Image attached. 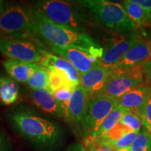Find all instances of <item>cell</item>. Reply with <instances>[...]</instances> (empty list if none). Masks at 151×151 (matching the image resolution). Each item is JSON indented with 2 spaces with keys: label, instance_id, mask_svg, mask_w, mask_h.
<instances>
[{
  "label": "cell",
  "instance_id": "f546056e",
  "mask_svg": "<svg viewBox=\"0 0 151 151\" xmlns=\"http://www.w3.org/2000/svg\"><path fill=\"white\" fill-rule=\"evenodd\" d=\"M11 143L8 137L0 129V151H10Z\"/></svg>",
  "mask_w": 151,
  "mask_h": 151
},
{
  "label": "cell",
  "instance_id": "d590c367",
  "mask_svg": "<svg viewBox=\"0 0 151 151\" xmlns=\"http://www.w3.org/2000/svg\"><path fill=\"white\" fill-rule=\"evenodd\" d=\"M150 43V46H151V43Z\"/></svg>",
  "mask_w": 151,
  "mask_h": 151
},
{
  "label": "cell",
  "instance_id": "7a4b0ae2",
  "mask_svg": "<svg viewBox=\"0 0 151 151\" xmlns=\"http://www.w3.org/2000/svg\"><path fill=\"white\" fill-rule=\"evenodd\" d=\"M40 40L46 46L74 48L101 60L104 49L88 33H81L58 25L33 9Z\"/></svg>",
  "mask_w": 151,
  "mask_h": 151
},
{
  "label": "cell",
  "instance_id": "603a6c76",
  "mask_svg": "<svg viewBox=\"0 0 151 151\" xmlns=\"http://www.w3.org/2000/svg\"><path fill=\"white\" fill-rule=\"evenodd\" d=\"M120 122L132 131L136 132H140L141 128L143 127L140 116L134 113L129 111H126L124 113Z\"/></svg>",
  "mask_w": 151,
  "mask_h": 151
},
{
  "label": "cell",
  "instance_id": "2e32d148",
  "mask_svg": "<svg viewBox=\"0 0 151 151\" xmlns=\"http://www.w3.org/2000/svg\"><path fill=\"white\" fill-rule=\"evenodd\" d=\"M1 63L7 74L18 83H27L29 77L40 65L11 59L4 60Z\"/></svg>",
  "mask_w": 151,
  "mask_h": 151
},
{
  "label": "cell",
  "instance_id": "ba28073f",
  "mask_svg": "<svg viewBox=\"0 0 151 151\" xmlns=\"http://www.w3.org/2000/svg\"><path fill=\"white\" fill-rule=\"evenodd\" d=\"M145 65L127 71H113L106 83L101 94L118 99L129 90L144 82L143 69Z\"/></svg>",
  "mask_w": 151,
  "mask_h": 151
},
{
  "label": "cell",
  "instance_id": "e575fe53",
  "mask_svg": "<svg viewBox=\"0 0 151 151\" xmlns=\"http://www.w3.org/2000/svg\"><path fill=\"white\" fill-rule=\"evenodd\" d=\"M146 132L147 134H148L150 136V137H151V129H149V130H148V131H145Z\"/></svg>",
  "mask_w": 151,
  "mask_h": 151
},
{
  "label": "cell",
  "instance_id": "7c38bea8",
  "mask_svg": "<svg viewBox=\"0 0 151 151\" xmlns=\"http://www.w3.org/2000/svg\"><path fill=\"white\" fill-rule=\"evenodd\" d=\"M50 49V52L55 55L64 58L70 62L78 70L80 74H83L98 65L100 62L99 58L74 48H60L57 46H46Z\"/></svg>",
  "mask_w": 151,
  "mask_h": 151
},
{
  "label": "cell",
  "instance_id": "83f0119b",
  "mask_svg": "<svg viewBox=\"0 0 151 151\" xmlns=\"http://www.w3.org/2000/svg\"><path fill=\"white\" fill-rule=\"evenodd\" d=\"M141 118L142 120L143 125L145 128V131L151 129V97L145 106L144 109L141 114Z\"/></svg>",
  "mask_w": 151,
  "mask_h": 151
},
{
  "label": "cell",
  "instance_id": "484cf974",
  "mask_svg": "<svg viewBox=\"0 0 151 151\" xmlns=\"http://www.w3.org/2000/svg\"><path fill=\"white\" fill-rule=\"evenodd\" d=\"M86 148L87 151H116L111 145L103 143L95 139H86Z\"/></svg>",
  "mask_w": 151,
  "mask_h": 151
},
{
  "label": "cell",
  "instance_id": "4fadbf2b",
  "mask_svg": "<svg viewBox=\"0 0 151 151\" xmlns=\"http://www.w3.org/2000/svg\"><path fill=\"white\" fill-rule=\"evenodd\" d=\"M150 97L151 90L143 83L129 90L117 101L118 105L120 106L125 111L133 112L141 116L145 106Z\"/></svg>",
  "mask_w": 151,
  "mask_h": 151
},
{
  "label": "cell",
  "instance_id": "9a60e30c",
  "mask_svg": "<svg viewBox=\"0 0 151 151\" xmlns=\"http://www.w3.org/2000/svg\"><path fill=\"white\" fill-rule=\"evenodd\" d=\"M111 73V68L99 64L88 72L81 74L80 86L90 92L92 96L100 94Z\"/></svg>",
  "mask_w": 151,
  "mask_h": 151
},
{
  "label": "cell",
  "instance_id": "3957f363",
  "mask_svg": "<svg viewBox=\"0 0 151 151\" xmlns=\"http://www.w3.org/2000/svg\"><path fill=\"white\" fill-rule=\"evenodd\" d=\"M0 37L27 40L46 50L40 40L32 8L16 2L9 3L0 16Z\"/></svg>",
  "mask_w": 151,
  "mask_h": 151
},
{
  "label": "cell",
  "instance_id": "e0dca14e",
  "mask_svg": "<svg viewBox=\"0 0 151 151\" xmlns=\"http://www.w3.org/2000/svg\"><path fill=\"white\" fill-rule=\"evenodd\" d=\"M43 53L44 55L45 60L42 66L46 68H56L64 71L69 78V81L72 83L74 88L80 86L81 74L76 68L71 65L70 62L64 58L55 55L48 52L43 49Z\"/></svg>",
  "mask_w": 151,
  "mask_h": 151
},
{
  "label": "cell",
  "instance_id": "4316f807",
  "mask_svg": "<svg viewBox=\"0 0 151 151\" xmlns=\"http://www.w3.org/2000/svg\"><path fill=\"white\" fill-rule=\"evenodd\" d=\"M73 89L64 88L52 92V95H53L56 101L59 103L60 106L69 102L71 97V95H72Z\"/></svg>",
  "mask_w": 151,
  "mask_h": 151
},
{
  "label": "cell",
  "instance_id": "30bf717a",
  "mask_svg": "<svg viewBox=\"0 0 151 151\" xmlns=\"http://www.w3.org/2000/svg\"><path fill=\"white\" fill-rule=\"evenodd\" d=\"M91 96L90 92L82 87L75 88L69 102L61 106L63 120L76 127L82 126Z\"/></svg>",
  "mask_w": 151,
  "mask_h": 151
},
{
  "label": "cell",
  "instance_id": "d6986e66",
  "mask_svg": "<svg viewBox=\"0 0 151 151\" xmlns=\"http://www.w3.org/2000/svg\"><path fill=\"white\" fill-rule=\"evenodd\" d=\"M124 10L130 19L136 24L142 27H151V15L141 6L134 2L133 0H127L122 2Z\"/></svg>",
  "mask_w": 151,
  "mask_h": 151
},
{
  "label": "cell",
  "instance_id": "6da1fadb",
  "mask_svg": "<svg viewBox=\"0 0 151 151\" xmlns=\"http://www.w3.org/2000/svg\"><path fill=\"white\" fill-rule=\"evenodd\" d=\"M7 120L20 137L42 150L59 146L63 129L59 122L39 114L24 105L13 107L6 113Z\"/></svg>",
  "mask_w": 151,
  "mask_h": 151
},
{
  "label": "cell",
  "instance_id": "7402d4cb",
  "mask_svg": "<svg viewBox=\"0 0 151 151\" xmlns=\"http://www.w3.org/2000/svg\"><path fill=\"white\" fill-rule=\"evenodd\" d=\"M49 81V69L39 65L33 74L28 79L27 84L32 90L48 88Z\"/></svg>",
  "mask_w": 151,
  "mask_h": 151
},
{
  "label": "cell",
  "instance_id": "836d02e7",
  "mask_svg": "<svg viewBox=\"0 0 151 151\" xmlns=\"http://www.w3.org/2000/svg\"><path fill=\"white\" fill-rule=\"evenodd\" d=\"M116 151H132V148H131V147H128V148L118 149V150H116Z\"/></svg>",
  "mask_w": 151,
  "mask_h": 151
},
{
  "label": "cell",
  "instance_id": "cb8c5ba5",
  "mask_svg": "<svg viewBox=\"0 0 151 151\" xmlns=\"http://www.w3.org/2000/svg\"><path fill=\"white\" fill-rule=\"evenodd\" d=\"M132 151H151V137L143 130L138 134L131 146Z\"/></svg>",
  "mask_w": 151,
  "mask_h": 151
},
{
  "label": "cell",
  "instance_id": "8d00e7d4",
  "mask_svg": "<svg viewBox=\"0 0 151 151\" xmlns=\"http://www.w3.org/2000/svg\"><path fill=\"white\" fill-rule=\"evenodd\" d=\"M0 38H1V37H0Z\"/></svg>",
  "mask_w": 151,
  "mask_h": 151
},
{
  "label": "cell",
  "instance_id": "5bb4252c",
  "mask_svg": "<svg viewBox=\"0 0 151 151\" xmlns=\"http://www.w3.org/2000/svg\"><path fill=\"white\" fill-rule=\"evenodd\" d=\"M31 103L41 112L55 118L63 119L61 107L48 88L32 90L29 93Z\"/></svg>",
  "mask_w": 151,
  "mask_h": 151
},
{
  "label": "cell",
  "instance_id": "8992f818",
  "mask_svg": "<svg viewBox=\"0 0 151 151\" xmlns=\"http://www.w3.org/2000/svg\"><path fill=\"white\" fill-rule=\"evenodd\" d=\"M117 106V99L104 94L91 96L82 124L85 140L94 138L101 124Z\"/></svg>",
  "mask_w": 151,
  "mask_h": 151
},
{
  "label": "cell",
  "instance_id": "9c48e42d",
  "mask_svg": "<svg viewBox=\"0 0 151 151\" xmlns=\"http://www.w3.org/2000/svg\"><path fill=\"white\" fill-rule=\"evenodd\" d=\"M139 34L137 31L127 32H113L104 47L100 65L112 68L127 54L134 44Z\"/></svg>",
  "mask_w": 151,
  "mask_h": 151
},
{
  "label": "cell",
  "instance_id": "d6a6232c",
  "mask_svg": "<svg viewBox=\"0 0 151 151\" xmlns=\"http://www.w3.org/2000/svg\"><path fill=\"white\" fill-rule=\"evenodd\" d=\"M8 4L9 2H7V1H3V0H0V16H1V15L3 14L4 11H5Z\"/></svg>",
  "mask_w": 151,
  "mask_h": 151
},
{
  "label": "cell",
  "instance_id": "ffe728a7",
  "mask_svg": "<svg viewBox=\"0 0 151 151\" xmlns=\"http://www.w3.org/2000/svg\"><path fill=\"white\" fill-rule=\"evenodd\" d=\"M126 111L120 106L118 105L106 117L101 124L95 136L92 139H101L104 138L118 123Z\"/></svg>",
  "mask_w": 151,
  "mask_h": 151
},
{
  "label": "cell",
  "instance_id": "52a82bcc",
  "mask_svg": "<svg viewBox=\"0 0 151 151\" xmlns=\"http://www.w3.org/2000/svg\"><path fill=\"white\" fill-rule=\"evenodd\" d=\"M43 50V48L29 41L0 38V53L6 57L7 59L42 65L45 60Z\"/></svg>",
  "mask_w": 151,
  "mask_h": 151
},
{
  "label": "cell",
  "instance_id": "4dcf8cb0",
  "mask_svg": "<svg viewBox=\"0 0 151 151\" xmlns=\"http://www.w3.org/2000/svg\"><path fill=\"white\" fill-rule=\"evenodd\" d=\"M134 2L141 6L151 15V0H133Z\"/></svg>",
  "mask_w": 151,
  "mask_h": 151
},
{
  "label": "cell",
  "instance_id": "f1b7e54d",
  "mask_svg": "<svg viewBox=\"0 0 151 151\" xmlns=\"http://www.w3.org/2000/svg\"><path fill=\"white\" fill-rule=\"evenodd\" d=\"M143 76L144 83L151 90V58L146 62L143 69Z\"/></svg>",
  "mask_w": 151,
  "mask_h": 151
},
{
  "label": "cell",
  "instance_id": "ac0fdd59",
  "mask_svg": "<svg viewBox=\"0 0 151 151\" xmlns=\"http://www.w3.org/2000/svg\"><path fill=\"white\" fill-rule=\"evenodd\" d=\"M20 99V87L18 82L9 75L0 72V106H10Z\"/></svg>",
  "mask_w": 151,
  "mask_h": 151
},
{
  "label": "cell",
  "instance_id": "1f68e13d",
  "mask_svg": "<svg viewBox=\"0 0 151 151\" xmlns=\"http://www.w3.org/2000/svg\"><path fill=\"white\" fill-rule=\"evenodd\" d=\"M66 151H87L86 146L81 143H74Z\"/></svg>",
  "mask_w": 151,
  "mask_h": 151
},
{
  "label": "cell",
  "instance_id": "8fae6325",
  "mask_svg": "<svg viewBox=\"0 0 151 151\" xmlns=\"http://www.w3.org/2000/svg\"><path fill=\"white\" fill-rule=\"evenodd\" d=\"M151 58L150 43L139 36L134 44L121 60L112 68L113 71H123L145 65Z\"/></svg>",
  "mask_w": 151,
  "mask_h": 151
},
{
  "label": "cell",
  "instance_id": "d4e9b609",
  "mask_svg": "<svg viewBox=\"0 0 151 151\" xmlns=\"http://www.w3.org/2000/svg\"><path fill=\"white\" fill-rule=\"evenodd\" d=\"M139 133V132H136L133 131L130 132L129 133L126 134L125 135H124L120 139L110 143L109 145H111L116 150L131 147L132 143L134 141L135 138L137 137V136Z\"/></svg>",
  "mask_w": 151,
  "mask_h": 151
},
{
  "label": "cell",
  "instance_id": "44dd1931",
  "mask_svg": "<svg viewBox=\"0 0 151 151\" xmlns=\"http://www.w3.org/2000/svg\"><path fill=\"white\" fill-rule=\"evenodd\" d=\"M49 81L48 89L54 92L61 88H75L67 74L56 68H49Z\"/></svg>",
  "mask_w": 151,
  "mask_h": 151
},
{
  "label": "cell",
  "instance_id": "277c9868",
  "mask_svg": "<svg viewBox=\"0 0 151 151\" xmlns=\"http://www.w3.org/2000/svg\"><path fill=\"white\" fill-rule=\"evenodd\" d=\"M34 10L58 25L81 33H88L89 22L83 6L76 1L61 0L38 1Z\"/></svg>",
  "mask_w": 151,
  "mask_h": 151
},
{
  "label": "cell",
  "instance_id": "5b68a950",
  "mask_svg": "<svg viewBox=\"0 0 151 151\" xmlns=\"http://www.w3.org/2000/svg\"><path fill=\"white\" fill-rule=\"evenodd\" d=\"M77 3L88 9L95 21L115 32H127L137 29L122 4L106 0H82Z\"/></svg>",
  "mask_w": 151,
  "mask_h": 151
}]
</instances>
